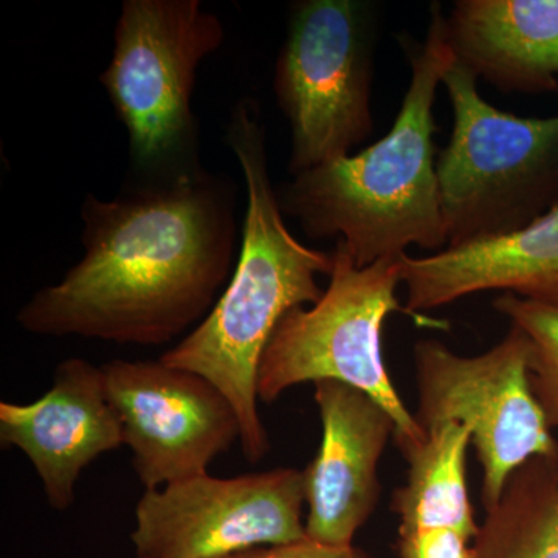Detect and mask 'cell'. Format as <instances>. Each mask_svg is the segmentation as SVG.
Returning <instances> with one entry per match:
<instances>
[{
    "label": "cell",
    "instance_id": "15",
    "mask_svg": "<svg viewBox=\"0 0 558 558\" xmlns=\"http://www.w3.org/2000/svg\"><path fill=\"white\" fill-rule=\"evenodd\" d=\"M470 446V429L449 422L429 429L405 458V484L391 498L399 558H473L480 524L469 490Z\"/></svg>",
    "mask_w": 558,
    "mask_h": 558
},
{
    "label": "cell",
    "instance_id": "12",
    "mask_svg": "<svg viewBox=\"0 0 558 558\" xmlns=\"http://www.w3.org/2000/svg\"><path fill=\"white\" fill-rule=\"evenodd\" d=\"M0 444L32 462L51 508L69 509L81 473L124 446L101 366L64 360L54 368L49 391L35 402H0Z\"/></svg>",
    "mask_w": 558,
    "mask_h": 558
},
{
    "label": "cell",
    "instance_id": "6",
    "mask_svg": "<svg viewBox=\"0 0 558 558\" xmlns=\"http://www.w3.org/2000/svg\"><path fill=\"white\" fill-rule=\"evenodd\" d=\"M329 286L317 303L290 311L275 329L258 371V399L274 403L290 388L336 380L379 402L395 421V442L403 458L427 439L400 399L384 359L389 315L405 311L399 258L359 267L336 242Z\"/></svg>",
    "mask_w": 558,
    "mask_h": 558
},
{
    "label": "cell",
    "instance_id": "1",
    "mask_svg": "<svg viewBox=\"0 0 558 558\" xmlns=\"http://www.w3.org/2000/svg\"><path fill=\"white\" fill-rule=\"evenodd\" d=\"M236 185L204 167L134 179L81 204L84 256L32 296L16 322L35 336L160 347L211 312L236 260Z\"/></svg>",
    "mask_w": 558,
    "mask_h": 558
},
{
    "label": "cell",
    "instance_id": "10",
    "mask_svg": "<svg viewBox=\"0 0 558 558\" xmlns=\"http://www.w3.org/2000/svg\"><path fill=\"white\" fill-rule=\"evenodd\" d=\"M101 369L145 490L208 473L213 459L241 439L236 410L199 374L160 360L117 359Z\"/></svg>",
    "mask_w": 558,
    "mask_h": 558
},
{
    "label": "cell",
    "instance_id": "16",
    "mask_svg": "<svg viewBox=\"0 0 558 558\" xmlns=\"http://www.w3.org/2000/svg\"><path fill=\"white\" fill-rule=\"evenodd\" d=\"M473 558H558V457L521 465L486 509Z\"/></svg>",
    "mask_w": 558,
    "mask_h": 558
},
{
    "label": "cell",
    "instance_id": "18",
    "mask_svg": "<svg viewBox=\"0 0 558 558\" xmlns=\"http://www.w3.org/2000/svg\"><path fill=\"white\" fill-rule=\"evenodd\" d=\"M220 558H376L366 550L351 546V548H330V546L318 545L304 538L301 542L289 543V545L260 546L240 550L230 556Z\"/></svg>",
    "mask_w": 558,
    "mask_h": 558
},
{
    "label": "cell",
    "instance_id": "13",
    "mask_svg": "<svg viewBox=\"0 0 558 558\" xmlns=\"http://www.w3.org/2000/svg\"><path fill=\"white\" fill-rule=\"evenodd\" d=\"M405 311L440 310L499 290L558 304V204L519 231L427 256H400Z\"/></svg>",
    "mask_w": 558,
    "mask_h": 558
},
{
    "label": "cell",
    "instance_id": "5",
    "mask_svg": "<svg viewBox=\"0 0 558 558\" xmlns=\"http://www.w3.org/2000/svg\"><path fill=\"white\" fill-rule=\"evenodd\" d=\"M478 81L458 61L442 81L453 116L438 156L447 248L524 229L558 204V116L499 110Z\"/></svg>",
    "mask_w": 558,
    "mask_h": 558
},
{
    "label": "cell",
    "instance_id": "4",
    "mask_svg": "<svg viewBox=\"0 0 558 558\" xmlns=\"http://www.w3.org/2000/svg\"><path fill=\"white\" fill-rule=\"evenodd\" d=\"M223 38L222 22L199 0H124L100 83L126 130L134 179L202 167L194 86Z\"/></svg>",
    "mask_w": 558,
    "mask_h": 558
},
{
    "label": "cell",
    "instance_id": "17",
    "mask_svg": "<svg viewBox=\"0 0 558 558\" xmlns=\"http://www.w3.org/2000/svg\"><path fill=\"white\" fill-rule=\"evenodd\" d=\"M494 307L531 344V385L549 427H558V304L502 293Z\"/></svg>",
    "mask_w": 558,
    "mask_h": 558
},
{
    "label": "cell",
    "instance_id": "3",
    "mask_svg": "<svg viewBox=\"0 0 558 558\" xmlns=\"http://www.w3.org/2000/svg\"><path fill=\"white\" fill-rule=\"evenodd\" d=\"M226 142L240 163L247 191L242 247L229 284L197 328L159 359L172 368L199 374L236 410L241 447L256 464L270 450L258 410V371L281 319L322 299L318 277H329L333 252L296 240L271 182L267 131L255 98L231 109Z\"/></svg>",
    "mask_w": 558,
    "mask_h": 558
},
{
    "label": "cell",
    "instance_id": "11",
    "mask_svg": "<svg viewBox=\"0 0 558 558\" xmlns=\"http://www.w3.org/2000/svg\"><path fill=\"white\" fill-rule=\"evenodd\" d=\"M323 438L303 469L306 538L351 548L379 505V464L395 421L371 396L336 380L314 384Z\"/></svg>",
    "mask_w": 558,
    "mask_h": 558
},
{
    "label": "cell",
    "instance_id": "7",
    "mask_svg": "<svg viewBox=\"0 0 558 558\" xmlns=\"http://www.w3.org/2000/svg\"><path fill=\"white\" fill-rule=\"evenodd\" d=\"M380 21V7L371 0L290 5L274 92L289 123L292 178L351 156L373 135Z\"/></svg>",
    "mask_w": 558,
    "mask_h": 558
},
{
    "label": "cell",
    "instance_id": "14",
    "mask_svg": "<svg viewBox=\"0 0 558 558\" xmlns=\"http://www.w3.org/2000/svg\"><path fill=\"white\" fill-rule=\"evenodd\" d=\"M446 31L459 64L488 86L558 92V0H458Z\"/></svg>",
    "mask_w": 558,
    "mask_h": 558
},
{
    "label": "cell",
    "instance_id": "8",
    "mask_svg": "<svg viewBox=\"0 0 558 558\" xmlns=\"http://www.w3.org/2000/svg\"><path fill=\"white\" fill-rule=\"evenodd\" d=\"M416 421L425 435L457 422L470 429L483 469L484 509L501 497L510 476L534 458L558 457V442L531 385V344L520 329L478 355L442 341H416Z\"/></svg>",
    "mask_w": 558,
    "mask_h": 558
},
{
    "label": "cell",
    "instance_id": "9",
    "mask_svg": "<svg viewBox=\"0 0 558 558\" xmlns=\"http://www.w3.org/2000/svg\"><path fill=\"white\" fill-rule=\"evenodd\" d=\"M303 470L236 478L202 473L145 490L131 538L137 558H220L306 538Z\"/></svg>",
    "mask_w": 558,
    "mask_h": 558
},
{
    "label": "cell",
    "instance_id": "2",
    "mask_svg": "<svg viewBox=\"0 0 558 558\" xmlns=\"http://www.w3.org/2000/svg\"><path fill=\"white\" fill-rule=\"evenodd\" d=\"M427 33L399 36L410 83L395 124L360 153L295 175L277 190L284 216L311 240H336L359 267L399 258L416 245L447 248L440 213L435 102L457 62L439 3L429 7Z\"/></svg>",
    "mask_w": 558,
    "mask_h": 558
}]
</instances>
